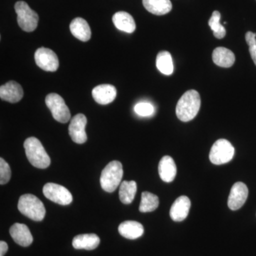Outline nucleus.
<instances>
[{"instance_id":"20e7f679","label":"nucleus","mask_w":256,"mask_h":256,"mask_svg":"<svg viewBox=\"0 0 256 256\" xmlns=\"http://www.w3.org/2000/svg\"><path fill=\"white\" fill-rule=\"evenodd\" d=\"M124 176L122 165L119 161L110 162L106 165L100 175L101 188L104 191L112 193L122 183Z\"/></svg>"},{"instance_id":"6e6552de","label":"nucleus","mask_w":256,"mask_h":256,"mask_svg":"<svg viewBox=\"0 0 256 256\" xmlns=\"http://www.w3.org/2000/svg\"><path fill=\"white\" fill-rule=\"evenodd\" d=\"M44 195L50 201L66 206L73 202V196L66 188L54 183H47L43 188Z\"/></svg>"},{"instance_id":"f257e3e1","label":"nucleus","mask_w":256,"mask_h":256,"mask_svg":"<svg viewBox=\"0 0 256 256\" xmlns=\"http://www.w3.org/2000/svg\"><path fill=\"white\" fill-rule=\"evenodd\" d=\"M201 106L200 94L195 90L185 92L178 100L176 108V116L182 122H188L196 117Z\"/></svg>"},{"instance_id":"aec40b11","label":"nucleus","mask_w":256,"mask_h":256,"mask_svg":"<svg viewBox=\"0 0 256 256\" xmlns=\"http://www.w3.org/2000/svg\"><path fill=\"white\" fill-rule=\"evenodd\" d=\"M100 242V238L96 234H86L76 236L72 244L74 248L92 250L98 246Z\"/></svg>"},{"instance_id":"f8f14e48","label":"nucleus","mask_w":256,"mask_h":256,"mask_svg":"<svg viewBox=\"0 0 256 256\" xmlns=\"http://www.w3.org/2000/svg\"><path fill=\"white\" fill-rule=\"evenodd\" d=\"M24 96L22 87L16 82H9L0 87V98L2 100L15 104L22 100Z\"/></svg>"},{"instance_id":"a878e982","label":"nucleus","mask_w":256,"mask_h":256,"mask_svg":"<svg viewBox=\"0 0 256 256\" xmlns=\"http://www.w3.org/2000/svg\"><path fill=\"white\" fill-rule=\"evenodd\" d=\"M220 12L214 11L212 15L208 21V25H210V30L213 31L214 36L218 40L223 38L226 34V31L224 28L223 25L220 22Z\"/></svg>"},{"instance_id":"9b49d317","label":"nucleus","mask_w":256,"mask_h":256,"mask_svg":"<svg viewBox=\"0 0 256 256\" xmlns=\"http://www.w3.org/2000/svg\"><path fill=\"white\" fill-rule=\"evenodd\" d=\"M248 196V188L245 184L238 182L234 184L230 190L228 200L230 210H236L242 208Z\"/></svg>"},{"instance_id":"0eeeda50","label":"nucleus","mask_w":256,"mask_h":256,"mask_svg":"<svg viewBox=\"0 0 256 256\" xmlns=\"http://www.w3.org/2000/svg\"><path fill=\"white\" fill-rule=\"evenodd\" d=\"M45 102L56 120L62 124L68 122L70 119V110L62 96L56 94H48Z\"/></svg>"},{"instance_id":"7ed1b4c3","label":"nucleus","mask_w":256,"mask_h":256,"mask_svg":"<svg viewBox=\"0 0 256 256\" xmlns=\"http://www.w3.org/2000/svg\"><path fill=\"white\" fill-rule=\"evenodd\" d=\"M18 210L25 216L35 222H41L46 215V208L41 200L30 194L20 196Z\"/></svg>"},{"instance_id":"cd10ccee","label":"nucleus","mask_w":256,"mask_h":256,"mask_svg":"<svg viewBox=\"0 0 256 256\" xmlns=\"http://www.w3.org/2000/svg\"><path fill=\"white\" fill-rule=\"evenodd\" d=\"M134 112L140 116L148 117L154 114V107L149 102H139L134 108Z\"/></svg>"},{"instance_id":"bb28decb","label":"nucleus","mask_w":256,"mask_h":256,"mask_svg":"<svg viewBox=\"0 0 256 256\" xmlns=\"http://www.w3.org/2000/svg\"><path fill=\"white\" fill-rule=\"evenodd\" d=\"M12 172L9 164L3 158L0 159V184L2 185L9 182Z\"/></svg>"},{"instance_id":"5701e85b","label":"nucleus","mask_w":256,"mask_h":256,"mask_svg":"<svg viewBox=\"0 0 256 256\" xmlns=\"http://www.w3.org/2000/svg\"><path fill=\"white\" fill-rule=\"evenodd\" d=\"M137 192V184L134 181H124L120 185V200L124 204L132 203Z\"/></svg>"},{"instance_id":"c85d7f7f","label":"nucleus","mask_w":256,"mask_h":256,"mask_svg":"<svg viewBox=\"0 0 256 256\" xmlns=\"http://www.w3.org/2000/svg\"><path fill=\"white\" fill-rule=\"evenodd\" d=\"M256 34L252 32H248L246 34V41L249 47L256 45Z\"/></svg>"},{"instance_id":"39448f33","label":"nucleus","mask_w":256,"mask_h":256,"mask_svg":"<svg viewBox=\"0 0 256 256\" xmlns=\"http://www.w3.org/2000/svg\"><path fill=\"white\" fill-rule=\"evenodd\" d=\"M15 11L18 14V22L22 30L32 32L38 26V15L30 8L28 3L20 1L15 4Z\"/></svg>"},{"instance_id":"1a4fd4ad","label":"nucleus","mask_w":256,"mask_h":256,"mask_svg":"<svg viewBox=\"0 0 256 256\" xmlns=\"http://www.w3.org/2000/svg\"><path fill=\"white\" fill-rule=\"evenodd\" d=\"M34 58L36 65L46 72H54L60 66L57 55L53 50L44 47H42L36 50Z\"/></svg>"},{"instance_id":"a211bd4d","label":"nucleus","mask_w":256,"mask_h":256,"mask_svg":"<svg viewBox=\"0 0 256 256\" xmlns=\"http://www.w3.org/2000/svg\"><path fill=\"white\" fill-rule=\"evenodd\" d=\"M70 31L76 38L82 42H88L92 37V31L88 24L84 18H74L70 24Z\"/></svg>"},{"instance_id":"ddd939ff","label":"nucleus","mask_w":256,"mask_h":256,"mask_svg":"<svg viewBox=\"0 0 256 256\" xmlns=\"http://www.w3.org/2000/svg\"><path fill=\"white\" fill-rule=\"evenodd\" d=\"M191 207V202L188 197L181 196L176 198L170 208V215L174 222H182L188 217Z\"/></svg>"},{"instance_id":"4468645a","label":"nucleus","mask_w":256,"mask_h":256,"mask_svg":"<svg viewBox=\"0 0 256 256\" xmlns=\"http://www.w3.org/2000/svg\"><path fill=\"white\" fill-rule=\"evenodd\" d=\"M94 100L100 105H107L116 99L117 90L110 84H102L94 88L92 92Z\"/></svg>"},{"instance_id":"7c9ffc66","label":"nucleus","mask_w":256,"mask_h":256,"mask_svg":"<svg viewBox=\"0 0 256 256\" xmlns=\"http://www.w3.org/2000/svg\"><path fill=\"white\" fill-rule=\"evenodd\" d=\"M249 52H250L252 60L256 66V45L254 46L249 47Z\"/></svg>"},{"instance_id":"9d476101","label":"nucleus","mask_w":256,"mask_h":256,"mask_svg":"<svg viewBox=\"0 0 256 256\" xmlns=\"http://www.w3.org/2000/svg\"><path fill=\"white\" fill-rule=\"evenodd\" d=\"M86 124L87 118L84 114H76L72 119L68 128V132L74 142L77 144H84L86 142Z\"/></svg>"},{"instance_id":"4be33fe9","label":"nucleus","mask_w":256,"mask_h":256,"mask_svg":"<svg viewBox=\"0 0 256 256\" xmlns=\"http://www.w3.org/2000/svg\"><path fill=\"white\" fill-rule=\"evenodd\" d=\"M142 4L149 12L158 16L168 14L172 9L170 0H142Z\"/></svg>"},{"instance_id":"b1692460","label":"nucleus","mask_w":256,"mask_h":256,"mask_svg":"<svg viewBox=\"0 0 256 256\" xmlns=\"http://www.w3.org/2000/svg\"><path fill=\"white\" fill-rule=\"evenodd\" d=\"M156 66L162 74L166 76L172 75L174 72V64L170 52L166 50L160 52L156 56Z\"/></svg>"},{"instance_id":"393cba45","label":"nucleus","mask_w":256,"mask_h":256,"mask_svg":"<svg viewBox=\"0 0 256 256\" xmlns=\"http://www.w3.org/2000/svg\"><path fill=\"white\" fill-rule=\"evenodd\" d=\"M159 206V198L154 194L144 192L141 196V202L139 210L142 213L154 212Z\"/></svg>"},{"instance_id":"423d86ee","label":"nucleus","mask_w":256,"mask_h":256,"mask_svg":"<svg viewBox=\"0 0 256 256\" xmlns=\"http://www.w3.org/2000/svg\"><path fill=\"white\" fill-rule=\"evenodd\" d=\"M235 149L232 143L225 139L216 141L212 146L210 153V162L220 165L228 163L233 159Z\"/></svg>"},{"instance_id":"dca6fc26","label":"nucleus","mask_w":256,"mask_h":256,"mask_svg":"<svg viewBox=\"0 0 256 256\" xmlns=\"http://www.w3.org/2000/svg\"><path fill=\"white\" fill-rule=\"evenodd\" d=\"M160 178L164 182L174 181L176 174V166L174 160L170 156H164L162 158L158 166Z\"/></svg>"},{"instance_id":"2eb2a0df","label":"nucleus","mask_w":256,"mask_h":256,"mask_svg":"<svg viewBox=\"0 0 256 256\" xmlns=\"http://www.w3.org/2000/svg\"><path fill=\"white\" fill-rule=\"evenodd\" d=\"M12 238L18 245L28 247L33 242V236L28 226L23 224H14L10 229Z\"/></svg>"},{"instance_id":"f03ea898","label":"nucleus","mask_w":256,"mask_h":256,"mask_svg":"<svg viewBox=\"0 0 256 256\" xmlns=\"http://www.w3.org/2000/svg\"><path fill=\"white\" fill-rule=\"evenodd\" d=\"M24 146L28 159L32 165L38 169H46L50 166V156L47 154L42 142L37 138H28L25 140Z\"/></svg>"},{"instance_id":"6ab92c4d","label":"nucleus","mask_w":256,"mask_h":256,"mask_svg":"<svg viewBox=\"0 0 256 256\" xmlns=\"http://www.w3.org/2000/svg\"><path fill=\"white\" fill-rule=\"evenodd\" d=\"M112 22L118 30L131 34L136 31V24L134 18L126 12H118L112 16Z\"/></svg>"},{"instance_id":"f3484780","label":"nucleus","mask_w":256,"mask_h":256,"mask_svg":"<svg viewBox=\"0 0 256 256\" xmlns=\"http://www.w3.org/2000/svg\"><path fill=\"white\" fill-rule=\"evenodd\" d=\"M118 232L124 238L134 240L142 236L144 234V227L139 222L126 220L119 226Z\"/></svg>"},{"instance_id":"c756f323","label":"nucleus","mask_w":256,"mask_h":256,"mask_svg":"<svg viewBox=\"0 0 256 256\" xmlns=\"http://www.w3.org/2000/svg\"><path fill=\"white\" fill-rule=\"evenodd\" d=\"M8 250V245L6 242H0V256H4Z\"/></svg>"},{"instance_id":"412c9836","label":"nucleus","mask_w":256,"mask_h":256,"mask_svg":"<svg viewBox=\"0 0 256 256\" xmlns=\"http://www.w3.org/2000/svg\"><path fill=\"white\" fill-rule=\"evenodd\" d=\"M212 58L216 65L223 68L232 67L236 60L233 52L224 47L215 48L212 54Z\"/></svg>"}]
</instances>
